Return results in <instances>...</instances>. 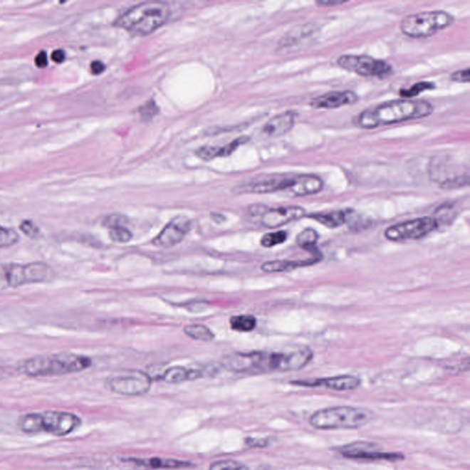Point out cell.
<instances>
[{
	"label": "cell",
	"mask_w": 470,
	"mask_h": 470,
	"mask_svg": "<svg viewBox=\"0 0 470 470\" xmlns=\"http://www.w3.org/2000/svg\"><path fill=\"white\" fill-rule=\"evenodd\" d=\"M126 461H131L136 465L145 466V468L157 469H185L192 466V463L181 461L177 459H163L158 457H152V459H128Z\"/></svg>",
	"instance_id": "cell-24"
},
{
	"label": "cell",
	"mask_w": 470,
	"mask_h": 470,
	"mask_svg": "<svg viewBox=\"0 0 470 470\" xmlns=\"http://www.w3.org/2000/svg\"><path fill=\"white\" fill-rule=\"evenodd\" d=\"M297 114L292 110L285 111L270 119L261 130V135L266 139L281 137L293 128Z\"/></svg>",
	"instance_id": "cell-19"
},
{
	"label": "cell",
	"mask_w": 470,
	"mask_h": 470,
	"mask_svg": "<svg viewBox=\"0 0 470 470\" xmlns=\"http://www.w3.org/2000/svg\"><path fill=\"white\" fill-rule=\"evenodd\" d=\"M20 241V235L14 229L0 226V249L11 247Z\"/></svg>",
	"instance_id": "cell-30"
},
{
	"label": "cell",
	"mask_w": 470,
	"mask_h": 470,
	"mask_svg": "<svg viewBox=\"0 0 470 470\" xmlns=\"http://www.w3.org/2000/svg\"><path fill=\"white\" fill-rule=\"evenodd\" d=\"M169 6L164 2H142L133 6L117 19L115 26L136 35H147L167 24Z\"/></svg>",
	"instance_id": "cell-2"
},
{
	"label": "cell",
	"mask_w": 470,
	"mask_h": 470,
	"mask_svg": "<svg viewBox=\"0 0 470 470\" xmlns=\"http://www.w3.org/2000/svg\"><path fill=\"white\" fill-rule=\"evenodd\" d=\"M247 141H249V138L240 137L224 146H202L196 152V154L201 160L204 161L228 157V155L233 154L240 145L246 144Z\"/></svg>",
	"instance_id": "cell-21"
},
{
	"label": "cell",
	"mask_w": 470,
	"mask_h": 470,
	"mask_svg": "<svg viewBox=\"0 0 470 470\" xmlns=\"http://www.w3.org/2000/svg\"><path fill=\"white\" fill-rule=\"evenodd\" d=\"M263 226L270 229L278 228L305 216V209L298 206H288L275 209H266L262 214Z\"/></svg>",
	"instance_id": "cell-17"
},
{
	"label": "cell",
	"mask_w": 470,
	"mask_h": 470,
	"mask_svg": "<svg viewBox=\"0 0 470 470\" xmlns=\"http://www.w3.org/2000/svg\"><path fill=\"white\" fill-rule=\"evenodd\" d=\"M35 63L39 68H43L48 65V59H47V53L42 51L35 58Z\"/></svg>",
	"instance_id": "cell-39"
},
{
	"label": "cell",
	"mask_w": 470,
	"mask_h": 470,
	"mask_svg": "<svg viewBox=\"0 0 470 470\" xmlns=\"http://www.w3.org/2000/svg\"><path fill=\"white\" fill-rule=\"evenodd\" d=\"M454 21L455 17L449 12L424 11L408 15L402 21L400 28L403 34L412 39H427L449 27Z\"/></svg>",
	"instance_id": "cell-7"
},
{
	"label": "cell",
	"mask_w": 470,
	"mask_h": 470,
	"mask_svg": "<svg viewBox=\"0 0 470 470\" xmlns=\"http://www.w3.org/2000/svg\"><path fill=\"white\" fill-rule=\"evenodd\" d=\"M450 79L451 81L456 82V83L469 84L470 81L469 68L452 73Z\"/></svg>",
	"instance_id": "cell-36"
},
{
	"label": "cell",
	"mask_w": 470,
	"mask_h": 470,
	"mask_svg": "<svg viewBox=\"0 0 470 470\" xmlns=\"http://www.w3.org/2000/svg\"><path fill=\"white\" fill-rule=\"evenodd\" d=\"M287 238L288 234L285 231H278L263 235L260 243L266 249H271V247L285 243Z\"/></svg>",
	"instance_id": "cell-31"
},
{
	"label": "cell",
	"mask_w": 470,
	"mask_h": 470,
	"mask_svg": "<svg viewBox=\"0 0 470 470\" xmlns=\"http://www.w3.org/2000/svg\"><path fill=\"white\" fill-rule=\"evenodd\" d=\"M80 424L81 419L68 412H31L22 415L19 420V427L24 433L44 432L56 437L68 436Z\"/></svg>",
	"instance_id": "cell-5"
},
{
	"label": "cell",
	"mask_w": 470,
	"mask_h": 470,
	"mask_svg": "<svg viewBox=\"0 0 470 470\" xmlns=\"http://www.w3.org/2000/svg\"><path fill=\"white\" fill-rule=\"evenodd\" d=\"M204 376L202 370H187L183 367H172L167 368L157 377L169 384H179L187 380H198Z\"/></svg>",
	"instance_id": "cell-22"
},
{
	"label": "cell",
	"mask_w": 470,
	"mask_h": 470,
	"mask_svg": "<svg viewBox=\"0 0 470 470\" xmlns=\"http://www.w3.org/2000/svg\"><path fill=\"white\" fill-rule=\"evenodd\" d=\"M221 364L233 372H268V352H234L222 357Z\"/></svg>",
	"instance_id": "cell-12"
},
{
	"label": "cell",
	"mask_w": 470,
	"mask_h": 470,
	"mask_svg": "<svg viewBox=\"0 0 470 470\" xmlns=\"http://www.w3.org/2000/svg\"><path fill=\"white\" fill-rule=\"evenodd\" d=\"M345 459L355 460V461L374 462V461H402L405 459L404 455L399 453L380 452L377 450L376 444L358 441L351 444H345L335 449Z\"/></svg>",
	"instance_id": "cell-10"
},
{
	"label": "cell",
	"mask_w": 470,
	"mask_h": 470,
	"mask_svg": "<svg viewBox=\"0 0 470 470\" xmlns=\"http://www.w3.org/2000/svg\"><path fill=\"white\" fill-rule=\"evenodd\" d=\"M125 222V218L120 215H110L108 216L103 222L105 226L108 228H113L117 226H125L123 224Z\"/></svg>",
	"instance_id": "cell-38"
},
{
	"label": "cell",
	"mask_w": 470,
	"mask_h": 470,
	"mask_svg": "<svg viewBox=\"0 0 470 470\" xmlns=\"http://www.w3.org/2000/svg\"><path fill=\"white\" fill-rule=\"evenodd\" d=\"M209 470H249V469L234 460H220L212 463Z\"/></svg>",
	"instance_id": "cell-33"
},
{
	"label": "cell",
	"mask_w": 470,
	"mask_h": 470,
	"mask_svg": "<svg viewBox=\"0 0 470 470\" xmlns=\"http://www.w3.org/2000/svg\"><path fill=\"white\" fill-rule=\"evenodd\" d=\"M110 238L115 243L125 244L132 240V231L125 226H117L110 229Z\"/></svg>",
	"instance_id": "cell-32"
},
{
	"label": "cell",
	"mask_w": 470,
	"mask_h": 470,
	"mask_svg": "<svg viewBox=\"0 0 470 470\" xmlns=\"http://www.w3.org/2000/svg\"><path fill=\"white\" fill-rule=\"evenodd\" d=\"M436 88V85L430 81H421L412 85L409 88H402L400 90V96L404 100H412V98L417 97L425 91L433 90Z\"/></svg>",
	"instance_id": "cell-29"
},
{
	"label": "cell",
	"mask_w": 470,
	"mask_h": 470,
	"mask_svg": "<svg viewBox=\"0 0 470 470\" xmlns=\"http://www.w3.org/2000/svg\"><path fill=\"white\" fill-rule=\"evenodd\" d=\"M336 63L340 68L364 78L384 79L393 71L389 63L370 56L344 55L340 56Z\"/></svg>",
	"instance_id": "cell-8"
},
{
	"label": "cell",
	"mask_w": 470,
	"mask_h": 470,
	"mask_svg": "<svg viewBox=\"0 0 470 470\" xmlns=\"http://www.w3.org/2000/svg\"><path fill=\"white\" fill-rule=\"evenodd\" d=\"M360 98L351 90L331 91L320 95L310 101V106L315 110H335L357 103Z\"/></svg>",
	"instance_id": "cell-18"
},
{
	"label": "cell",
	"mask_w": 470,
	"mask_h": 470,
	"mask_svg": "<svg viewBox=\"0 0 470 470\" xmlns=\"http://www.w3.org/2000/svg\"><path fill=\"white\" fill-rule=\"evenodd\" d=\"M192 227V221L185 216H177L161 231L152 240V244L157 247H172L182 242Z\"/></svg>",
	"instance_id": "cell-15"
},
{
	"label": "cell",
	"mask_w": 470,
	"mask_h": 470,
	"mask_svg": "<svg viewBox=\"0 0 470 470\" xmlns=\"http://www.w3.org/2000/svg\"><path fill=\"white\" fill-rule=\"evenodd\" d=\"M231 328L237 332H251L256 328V319L252 315H237L230 319Z\"/></svg>",
	"instance_id": "cell-28"
},
{
	"label": "cell",
	"mask_w": 470,
	"mask_h": 470,
	"mask_svg": "<svg viewBox=\"0 0 470 470\" xmlns=\"http://www.w3.org/2000/svg\"><path fill=\"white\" fill-rule=\"evenodd\" d=\"M437 228L434 217L417 218L387 228L385 237L387 240L397 243L419 240Z\"/></svg>",
	"instance_id": "cell-9"
},
{
	"label": "cell",
	"mask_w": 470,
	"mask_h": 470,
	"mask_svg": "<svg viewBox=\"0 0 470 470\" xmlns=\"http://www.w3.org/2000/svg\"><path fill=\"white\" fill-rule=\"evenodd\" d=\"M244 444L252 449H265L268 446L269 441L266 438L247 437L244 439Z\"/></svg>",
	"instance_id": "cell-37"
},
{
	"label": "cell",
	"mask_w": 470,
	"mask_h": 470,
	"mask_svg": "<svg viewBox=\"0 0 470 470\" xmlns=\"http://www.w3.org/2000/svg\"><path fill=\"white\" fill-rule=\"evenodd\" d=\"M90 357L60 352L50 355H40L27 360L22 365V372L28 377H56L80 372L91 366Z\"/></svg>",
	"instance_id": "cell-3"
},
{
	"label": "cell",
	"mask_w": 470,
	"mask_h": 470,
	"mask_svg": "<svg viewBox=\"0 0 470 470\" xmlns=\"http://www.w3.org/2000/svg\"><path fill=\"white\" fill-rule=\"evenodd\" d=\"M370 409L352 406H335L320 409L311 414L309 422L317 430H350L365 427L372 421Z\"/></svg>",
	"instance_id": "cell-4"
},
{
	"label": "cell",
	"mask_w": 470,
	"mask_h": 470,
	"mask_svg": "<svg viewBox=\"0 0 470 470\" xmlns=\"http://www.w3.org/2000/svg\"><path fill=\"white\" fill-rule=\"evenodd\" d=\"M157 105L152 100L148 101L146 104L142 105L139 109L140 115H141V118L145 120L152 119V117L157 115Z\"/></svg>",
	"instance_id": "cell-34"
},
{
	"label": "cell",
	"mask_w": 470,
	"mask_h": 470,
	"mask_svg": "<svg viewBox=\"0 0 470 470\" xmlns=\"http://www.w3.org/2000/svg\"><path fill=\"white\" fill-rule=\"evenodd\" d=\"M105 69H106V66L103 62L94 61L91 63L90 70L93 75H100L101 73L105 71Z\"/></svg>",
	"instance_id": "cell-40"
},
{
	"label": "cell",
	"mask_w": 470,
	"mask_h": 470,
	"mask_svg": "<svg viewBox=\"0 0 470 470\" xmlns=\"http://www.w3.org/2000/svg\"><path fill=\"white\" fill-rule=\"evenodd\" d=\"M433 113V105L428 101L402 98L365 110L357 116L355 125L361 129L373 130L408 120L424 119Z\"/></svg>",
	"instance_id": "cell-1"
},
{
	"label": "cell",
	"mask_w": 470,
	"mask_h": 470,
	"mask_svg": "<svg viewBox=\"0 0 470 470\" xmlns=\"http://www.w3.org/2000/svg\"><path fill=\"white\" fill-rule=\"evenodd\" d=\"M351 211H335L330 212H319V214H311L308 218L319 222L327 228H338L348 221L349 214Z\"/></svg>",
	"instance_id": "cell-25"
},
{
	"label": "cell",
	"mask_w": 470,
	"mask_h": 470,
	"mask_svg": "<svg viewBox=\"0 0 470 470\" xmlns=\"http://www.w3.org/2000/svg\"><path fill=\"white\" fill-rule=\"evenodd\" d=\"M432 180L444 189H455L468 186L469 173L456 169V164L447 161H434L430 169Z\"/></svg>",
	"instance_id": "cell-14"
},
{
	"label": "cell",
	"mask_w": 470,
	"mask_h": 470,
	"mask_svg": "<svg viewBox=\"0 0 470 470\" xmlns=\"http://www.w3.org/2000/svg\"><path fill=\"white\" fill-rule=\"evenodd\" d=\"M184 333H186L189 338L198 341L209 342L215 338L214 333L202 325H190L185 326Z\"/></svg>",
	"instance_id": "cell-27"
},
{
	"label": "cell",
	"mask_w": 470,
	"mask_h": 470,
	"mask_svg": "<svg viewBox=\"0 0 470 470\" xmlns=\"http://www.w3.org/2000/svg\"><path fill=\"white\" fill-rule=\"evenodd\" d=\"M66 53L63 50H56L52 53V60L57 63H63L65 61Z\"/></svg>",
	"instance_id": "cell-41"
},
{
	"label": "cell",
	"mask_w": 470,
	"mask_h": 470,
	"mask_svg": "<svg viewBox=\"0 0 470 470\" xmlns=\"http://www.w3.org/2000/svg\"><path fill=\"white\" fill-rule=\"evenodd\" d=\"M320 255L314 256L311 258L305 260H297V261H285V260H277V261H269L263 263L261 266L262 271L266 273H281L290 272L292 270L301 268V266H313L319 262Z\"/></svg>",
	"instance_id": "cell-23"
},
{
	"label": "cell",
	"mask_w": 470,
	"mask_h": 470,
	"mask_svg": "<svg viewBox=\"0 0 470 470\" xmlns=\"http://www.w3.org/2000/svg\"><path fill=\"white\" fill-rule=\"evenodd\" d=\"M20 229L28 237L36 238L40 234V229L31 221H24L20 225Z\"/></svg>",
	"instance_id": "cell-35"
},
{
	"label": "cell",
	"mask_w": 470,
	"mask_h": 470,
	"mask_svg": "<svg viewBox=\"0 0 470 470\" xmlns=\"http://www.w3.org/2000/svg\"><path fill=\"white\" fill-rule=\"evenodd\" d=\"M346 1H318L316 5L319 7H333V6H339L345 4Z\"/></svg>",
	"instance_id": "cell-42"
},
{
	"label": "cell",
	"mask_w": 470,
	"mask_h": 470,
	"mask_svg": "<svg viewBox=\"0 0 470 470\" xmlns=\"http://www.w3.org/2000/svg\"><path fill=\"white\" fill-rule=\"evenodd\" d=\"M52 268L43 262L25 263H0V291L33 283L52 281Z\"/></svg>",
	"instance_id": "cell-6"
},
{
	"label": "cell",
	"mask_w": 470,
	"mask_h": 470,
	"mask_svg": "<svg viewBox=\"0 0 470 470\" xmlns=\"http://www.w3.org/2000/svg\"><path fill=\"white\" fill-rule=\"evenodd\" d=\"M293 176L286 174H263L254 177L246 182L240 184L234 189L238 194H268L276 192H287L291 187Z\"/></svg>",
	"instance_id": "cell-11"
},
{
	"label": "cell",
	"mask_w": 470,
	"mask_h": 470,
	"mask_svg": "<svg viewBox=\"0 0 470 470\" xmlns=\"http://www.w3.org/2000/svg\"><path fill=\"white\" fill-rule=\"evenodd\" d=\"M323 181L314 174H294L287 195L291 197H306L315 195L322 192Z\"/></svg>",
	"instance_id": "cell-20"
},
{
	"label": "cell",
	"mask_w": 470,
	"mask_h": 470,
	"mask_svg": "<svg viewBox=\"0 0 470 470\" xmlns=\"http://www.w3.org/2000/svg\"><path fill=\"white\" fill-rule=\"evenodd\" d=\"M151 383V377L147 373L136 370L111 377L108 380V387L117 395L141 396L150 390Z\"/></svg>",
	"instance_id": "cell-13"
},
{
	"label": "cell",
	"mask_w": 470,
	"mask_h": 470,
	"mask_svg": "<svg viewBox=\"0 0 470 470\" xmlns=\"http://www.w3.org/2000/svg\"><path fill=\"white\" fill-rule=\"evenodd\" d=\"M291 383L298 387H323L336 392H349L357 389L360 386L361 381L357 377L351 375H341V376L325 377V379L294 380Z\"/></svg>",
	"instance_id": "cell-16"
},
{
	"label": "cell",
	"mask_w": 470,
	"mask_h": 470,
	"mask_svg": "<svg viewBox=\"0 0 470 470\" xmlns=\"http://www.w3.org/2000/svg\"><path fill=\"white\" fill-rule=\"evenodd\" d=\"M318 234L313 229H305L297 236L298 246L307 251L316 252V244L318 242Z\"/></svg>",
	"instance_id": "cell-26"
}]
</instances>
